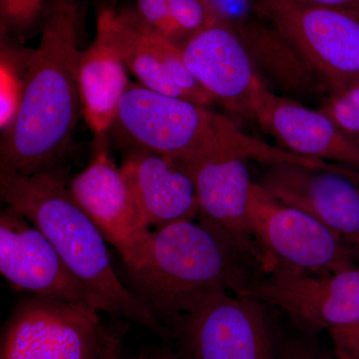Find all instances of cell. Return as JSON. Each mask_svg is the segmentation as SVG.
<instances>
[{
    "mask_svg": "<svg viewBox=\"0 0 359 359\" xmlns=\"http://www.w3.org/2000/svg\"><path fill=\"white\" fill-rule=\"evenodd\" d=\"M81 0H49L25 95L1 136L0 170L25 176L68 170L67 156L81 111L78 67Z\"/></svg>",
    "mask_w": 359,
    "mask_h": 359,
    "instance_id": "6da1fadb",
    "label": "cell"
},
{
    "mask_svg": "<svg viewBox=\"0 0 359 359\" xmlns=\"http://www.w3.org/2000/svg\"><path fill=\"white\" fill-rule=\"evenodd\" d=\"M123 264L127 289L162 327L201 295L218 292L244 295L266 271L196 219L150 231L133 261Z\"/></svg>",
    "mask_w": 359,
    "mask_h": 359,
    "instance_id": "7a4b0ae2",
    "label": "cell"
},
{
    "mask_svg": "<svg viewBox=\"0 0 359 359\" xmlns=\"http://www.w3.org/2000/svg\"><path fill=\"white\" fill-rule=\"evenodd\" d=\"M67 175L68 170L33 176L0 170V196L48 238L71 273L102 302L104 313L164 339L162 325L116 273L102 233L71 197Z\"/></svg>",
    "mask_w": 359,
    "mask_h": 359,
    "instance_id": "3957f363",
    "label": "cell"
},
{
    "mask_svg": "<svg viewBox=\"0 0 359 359\" xmlns=\"http://www.w3.org/2000/svg\"><path fill=\"white\" fill-rule=\"evenodd\" d=\"M123 148L184 160L223 150L261 165L297 162L289 151L245 134L230 116L132 83L113 125Z\"/></svg>",
    "mask_w": 359,
    "mask_h": 359,
    "instance_id": "277c9868",
    "label": "cell"
},
{
    "mask_svg": "<svg viewBox=\"0 0 359 359\" xmlns=\"http://www.w3.org/2000/svg\"><path fill=\"white\" fill-rule=\"evenodd\" d=\"M266 304L211 292L189 302L163 327L177 359H278Z\"/></svg>",
    "mask_w": 359,
    "mask_h": 359,
    "instance_id": "5b68a950",
    "label": "cell"
},
{
    "mask_svg": "<svg viewBox=\"0 0 359 359\" xmlns=\"http://www.w3.org/2000/svg\"><path fill=\"white\" fill-rule=\"evenodd\" d=\"M125 323L104 327L98 311L32 295L4 323L0 359H112Z\"/></svg>",
    "mask_w": 359,
    "mask_h": 359,
    "instance_id": "8992f818",
    "label": "cell"
},
{
    "mask_svg": "<svg viewBox=\"0 0 359 359\" xmlns=\"http://www.w3.org/2000/svg\"><path fill=\"white\" fill-rule=\"evenodd\" d=\"M248 218L271 268L330 275L358 266L346 241L308 212L276 199L257 182L250 188Z\"/></svg>",
    "mask_w": 359,
    "mask_h": 359,
    "instance_id": "52a82bcc",
    "label": "cell"
},
{
    "mask_svg": "<svg viewBox=\"0 0 359 359\" xmlns=\"http://www.w3.org/2000/svg\"><path fill=\"white\" fill-rule=\"evenodd\" d=\"M192 76L231 119L259 124L275 95L264 82L236 28L223 13L183 47Z\"/></svg>",
    "mask_w": 359,
    "mask_h": 359,
    "instance_id": "ba28073f",
    "label": "cell"
},
{
    "mask_svg": "<svg viewBox=\"0 0 359 359\" xmlns=\"http://www.w3.org/2000/svg\"><path fill=\"white\" fill-rule=\"evenodd\" d=\"M255 13L287 37L332 92L359 77V18L299 0H252Z\"/></svg>",
    "mask_w": 359,
    "mask_h": 359,
    "instance_id": "9c48e42d",
    "label": "cell"
},
{
    "mask_svg": "<svg viewBox=\"0 0 359 359\" xmlns=\"http://www.w3.org/2000/svg\"><path fill=\"white\" fill-rule=\"evenodd\" d=\"M244 295L273 306L309 330L359 323V266L330 275L280 266L262 271Z\"/></svg>",
    "mask_w": 359,
    "mask_h": 359,
    "instance_id": "30bf717a",
    "label": "cell"
},
{
    "mask_svg": "<svg viewBox=\"0 0 359 359\" xmlns=\"http://www.w3.org/2000/svg\"><path fill=\"white\" fill-rule=\"evenodd\" d=\"M0 273L18 292L104 313L48 238L8 205L0 212Z\"/></svg>",
    "mask_w": 359,
    "mask_h": 359,
    "instance_id": "8fae6325",
    "label": "cell"
},
{
    "mask_svg": "<svg viewBox=\"0 0 359 359\" xmlns=\"http://www.w3.org/2000/svg\"><path fill=\"white\" fill-rule=\"evenodd\" d=\"M257 182L276 199L318 219L349 245L359 243V169L280 163L263 165Z\"/></svg>",
    "mask_w": 359,
    "mask_h": 359,
    "instance_id": "7c38bea8",
    "label": "cell"
},
{
    "mask_svg": "<svg viewBox=\"0 0 359 359\" xmlns=\"http://www.w3.org/2000/svg\"><path fill=\"white\" fill-rule=\"evenodd\" d=\"M177 161L185 168L195 187L196 221L223 236L264 269L271 268L248 218L250 191L254 182L247 160L228 151L217 150Z\"/></svg>",
    "mask_w": 359,
    "mask_h": 359,
    "instance_id": "4fadbf2b",
    "label": "cell"
},
{
    "mask_svg": "<svg viewBox=\"0 0 359 359\" xmlns=\"http://www.w3.org/2000/svg\"><path fill=\"white\" fill-rule=\"evenodd\" d=\"M73 201L95 224L106 242L120 252L123 264L133 261L145 244L150 226L137 205L121 166L108 150L106 135L95 137L88 166L68 181Z\"/></svg>",
    "mask_w": 359,
    "mask_h": 359,
    "instance_id": "5bb4252c",
    "label": "cell"
},
{
    "mask_svg": "<svg viewBox=\"0 0 359 359\" xmlns=\"http://www.w3.org/2000/svg\"><path fill=\"white\" fill-rule=\"evenodd\" d=\"M97 25L142 86L207 107L215 103L187 68L182 47L144 25L134 9L104 8Z\"/></svg>",
    "mask_w": 359,
    "mask_h": 359,
    "instance_id": "9a60e30c",
    "label": "cell"
},
{
    "mask_svg": "<svg viewBox=\"0 0 359 359\" xmlns=\"http://www.w3.org/2000/svg\"><path fill=\"white\" fill-rule=\"evenodd\" d=\"M121 169L149 226L196 219L192 179L178 161L142 149H125Z\"/></svg>",
    "mask_w": 359,
    "mask_h": 359,
    "instance_id": "2e32d148",
    "label": "cell"
},
{
    "mask_svg": "<svg viewBox=\"0 0 359 359\" xmlns=\"http://www.w3.org/2000/svg\"><path fill=\"white\" fill-rule=\"evenodd\" d=\"M259 125L290 153L359 169L358 137L320 109L275 94Z\"/></svg>",
    "mask_w": 359,
    "mask_h": 359,
    "instance_id": "e0dca14e",
    "label": "cell"
},
{
    "mask_svg": "<svg viewBox=\"0 0 359 359\" xmlns=\"http://www.w3.org/2000/svg\"><path fill=\"white\" fill-rule=\"evenodd\" d=\"M233 22L269 87L273 86L283 97L301 103L323 102L332 93L318 71L268 20L255 13L233 20Z\"/></svg>",
    "mask_w": 359,
    "mask_h": 359,
    "instance_id": "ac0fdd59",
    "label": "cell"
},
{
    "mask_svg": "<svg viewBox=\"0 0 359 359\" xmlns=\"http://www.w3.org/2000/svg\"><path fill=\"white\" fill-rule=\"evenodd\" d=\"M131 85L119 52L97 25L95 39L81 51L78 67L81 113L95 137L112 129L120 103Z\"/></svg>",
    "mask_w": 359,
    "mask_h": 359,
    "instance_id": "d6986e66",
    "label": "cell"
},
{
    "mask_svg": "<svg viewBox=\"0 0 359 359\" xmlns=\"http://www.w3.org/2000/svg\"><path fill=\"white\" fill-rule=\"evenodd\" d=\"M1 35L0 56V130L6 134L13 126L25 95L26 74L33 50L16 46Z\"/></svg>",
    "mask_w": 359,
    "mask_h": 359,
    "instance_id": "ffe728a7",
    "label": "cell"
},
{
    "mask_svg": "<svg viewBox=\"0 0 359 359\" xmlns=\"http://www.w3.org/2000/svg\"><path fill=\"white\" fill-rule=\"evenodd\" d=\"M49 0H0L1 35L23 37L41 25Z\"/></svg>",
    "mask_w": 359,
    "mask_h": 359,
    "instance_id": "44dd1931",
    "label": "cell"
},
{
    "mask_svg": "<svg viewBox=\"0 0 359 359\" xmlns=\"http://www.w3.org/2000/svg\"><path fill=\"white\" fill-rule=\"evenodd\" d=\"M347 133L359 138V77L344 88L332 92L320 108Z\"/></svg>",
    "mask_w": 359,
    "mask_h": 359,
    "instance_id": "7402d4cb",
    "label": "cell"
},
{
    "mask_svg": "<svg viewBox=\"0 0 359 359\" xmlns=\"http://www.w3.org/2000/svg\"><path fill=\"white\" fill-rule=\"evenodd\" d=\"M334 342L335 355L359 359V323L328 330Z\"/></svg>",
    "mask_w": 359,
    "mask_h": 359,
    "instance_id": "603a6c76",
    "label": "cell"
},
{
    "mask_svg": "<svg viewBox=\"0 0 359 359\" xmlns=\"http://www.w3.org/2000/svg\"><path fill=\"white\" fill-rule=\"evenodd\" d=\"M278 359H316L311 349L299 341H290L278 348Z\"/></svg>",
    "mask_w": 359,
    "mask_h": 359,
    "instance_id": "cb8c5ba5",
    "label": "cell"
},
{
    "mask_svg": "<svg viewBox=\"0 0 359 359\" xmlns=\"http://www.w3.org/2000/svg\"><path fill=\"white\" fill-rule=\"evenodd\" d=\"M299 1L339 9L359 18V0H299Z\"/></svg>",
    "mask_w": 359,
    "mask_h": 359,
    "instance_id": "d4e9b609",
    "label": "cell"
},
{
    "mask_svg": "<svg viewBox=\"0 0 359 359\" xmlns=\"http://www.w3.org/2000/svg\"><path fill=\"white\" fill-rule=\"evenodd\" d=\"M133 359H177L171 347L167 344L160 346H151L144 348Z\"/></svg>",
    "mask_w": 359,
    "mask_h": 359,
    "instance_id": "484cf974",
    "label": "cell"
},
{
    "mask_svg": "<svg viewBox=\"0 0 359 359\" xmlns=\"http://www.w3.org/2000/svg\"><path fill=\"white\" fill-rule=\"evenodd\" d=\"M112 359H123L122 358V344L116 348L113 353Z\"/></svg>",
    "mask_w": 359,
    "mask_h": 359,
    "instance_id": "4316f807",
    "label": "cell"
},
{
    "mask_svg": "<svg viewBox=\"0 0 359 359\" xmlns=\"http://www.w3.org/2000/svg\"><path fill=\"white\" fill-rule=\"evenodd\" d=\"M351 249L353 250L354 256L356 257V261L359 263V243L358 244L351 245Z\"/></svg>",
    "mask_w": 359,
    "mask_h": 359,
    "instance_id": "83f0119b",
    "label": "cell"
},
{
    "mask_svg": "<svg viewBox=\"0 0 359 359\" xmlns=\"http://www.w3.org/2000/svg\"><path fill=\"white\" fill-rule=\"evenodd\" d=\"M337 356H339V358H341L344 359H353V358H344V356H340V355H337Z\"/></svg>",
    "mask_w": 359,
    "mask_h": 359,
    "instance_id": "f1b7e54d",
    "label": "cell"
},
{
    "mask_svg": "<svg viewBox=\"0 0 359 359\" xmlns=\"http://www.w3.org/2000/svg\"><path fill=\"white\" fill-rule=\"evenodd\" d=\"M334 359H344V358H339V356L335 355V358Z\"/></svg>",
    "mask_w": 359,
    "mask_h": 359,
    "instance_id": "f546056e",
    "label": "cell"
}]
</instances>
